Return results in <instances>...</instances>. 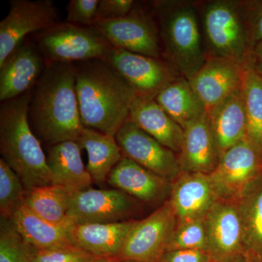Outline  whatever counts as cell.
<instances>
[{"mask_svg": "<svg viewBox=\"0 0 262 262\" xmlns=\"http://www.w3.org/2000/svg\"><path fill=\"white\" fill-rule=\"evenodd\" d=\"M28 117L34 134L50 146L79 141L84 126L79 110L73 63H47L32 90Z\"/></svg>", "mask_w": 262, "mask_h": 262, "instance_id": "1", "label": "cell"}, {"mask_svg": "<svg viewBox=\"0 0 262 262\" xmlns=\"http://www.w3.org/2000/svg\"><path fill=\"white\" fill-rule=\"evenodd\" d=\"M81 120L88 128L115 137L128 120L136 91L108 62L73 63Z\"/></svg>", "mask_w": 262, "mask_h": 262, "instance_id": "2", "label": "cell"}, {"mask_svg": "<svg viewBox=\"0 0 262 262\" xmlns=\"http://www.w3.org/2000/svg\"><path fill=\"white\" fill-rule=\"evenodd\" d=\"M32 95V90L0 106L2 159L18 176L26 190L53 184L47 156L29 121Z\"/></svg>", "mask_w": 262, "mask_h": 262, "instance_id": "3", "label": "cell"}, {"mask_svg": "<svg viewBox=\"0 0 262 262\" xmlns=\"http://www.w3.org/2000/svg\"><path fill=\"white\" fill-rule=\"evenodd\" d=\"M150 9L159 28L163 59L190 80L207 59L196 2L158 0Z\"/></svg>", "mask_w": 262, "mask_h": 262, "instance_id": "4", "label": "cell"}, {"mask_svg": "<svg viewBox=\"0 0 262 262\" xmlns=\"http://www.w3.org/2000/svg\"><path fill=\"white\" fill-rule=\"evenodd\" d=\"M198 5L207 58H225L246 67L251 48L238 1L211 0Z\"/></svg>", "mask_w": 262, "mask_h": 262, "instance_id": "5", "label": "cell"}, {"mask_svg": "<svg viewBox=\"0 0 262 262\" xmlns=\"http://www.w3.org/2000/svg\"><path fill=\"white\" fill-rule=\"evenodd\" d=\"M33 39L47 63L104 59L113 48L94 27L66 21L36 33Z\"/></svg>", "mask_w": 262, "mask_h": 262, "instance_id": "6", "label": "cell"}, {"mask_svg": "<svg viewBox=\"0 0 262 262\" xmlns=\"http://www.w3.org/2000/svg\"><path fill=\"white\" fill-rule=\"evenodd\" d=\"M113 47L152 57L163 58L159 28L151 9L135 5L122 18L98 20L93 26Z\"/></svg>", "mask_w": 262, "mask_h": 262, "instance_id": "7", "label": "cell"}, {"mask_svg": "<svg viewBox=\"0 0 262 262\" xmlns=\"http://www.w3.org/2000/svg\"><path fill=\"white\" fill-rule=\"evenodd\" d=\"M177 225L169 201L141 221H135L117 257L125 262H158Z\"/></svg>", "mask_w": 262, "mask_h": 262, "instance_id": "8", "label": "cell"}, {"mask_svg": "<svg viewBox=\"0 0 262 262\" xmlns=\"http://www.w3.org/2000/svg\"><path fill=\"white\" fill-rule=\"evenodd\" d=\"M136 91L138 97L155 99L177 71L163 58H152L113 48L104 58Z\"/></svg>", "mask_w": 262, "mask_h": 262, "instance_id": "9", "label": "cell"}, {"mask_svg": "<svg viewBox=\"0 0 262 262\" xmlns=\"http://www.w3.org/2000/svg\"><path fill=\"white\" fill-rule=\"evenodd\" d=\"M58 19L51 0H11L8 15L0 22V64L29 34L50 28Z\"/></svg>", "mask_w": 262, "mask_h": 262, "instance_id": "10", "label": "cell"}, {"mask_svg": "<svg viewBox=\"0 0 262 262\" xmlns=\"http://www.w3.org/2000/svg\"><path fill=\"white\" fill-rule=\"evenodd\" d=\"M261 175L262 157L246 138L226 151L209 174L219 199L229 201H235Z\"/></svg>", "mask_w": 262, "mask_h": 262, "instance_id": "11", "label": "cell"}, {"mask_svg": "<svg viewBox=\"0 0 262 262\" xmlns=\"http://www.w3.org/2000/svg\"><path fill=\"white\" fill-rule=\"evenodd\" d=\"M115 139L123 156L152 173L170 182L182 173L178 155L130 120L117 131Z\"/></svg>", "mask_w": 262, "mask_h": 262, "instance_id": "12", "label": "cell"}, {"mask_svg": "<svg viewBox=\"0 0 262 262\" xmlns=\"http://www.w3.org/2000/svg\"><path fill=\"white\" fill-rule=\"evenodd\" d=\"M136 209L135 200L118 189H88L75 193L68 215L74 224L125 222Z\"/></svg>", "mask_w": 262, "mask_h": 262, "instance_id": "13", "label": "cell"}, {"mask_svg": "<svg viewBox=\"0 0 262 262\" xmlns=\"http://www.w3.org/2000/svg\"><path fill=\"white\" fill-rule=\"evenodd\" d=\"M208 253L221 262L244 253L241 215L234 201L218 200L205 215Z\"/></svg>", "mask_w": 262, "mask_h": 262, "instance_id": "14", "label": "cell"}, {"mask_svg": "<svg viewBox=\"0 0 262 262\" xmlns=\"http://www.w3.org/2000/svg\"><path fill=\"white\" fill-rule=\"evenodd\" d=\"M46 63L34 42L25 39L0 64V101H9L34 89Z\"/></svg>", "mask_w": 262, "mask_h": 262, "instance_id": "15", "label": "cell"}, {"mask_svg": "<svg viewBox=\"0 0 262 262\" xmlns=\"http://www.w3.org/2000/svg\"><path fill=\"white\" fill-rule=\"evenodd\" d=\"M245 67L225 58H207L201 70L189 80L206 113L242 89Z\"/></svg>", "mask_w": 262, "mask_h": 262, "instance_id": "16", "label": "cell"}, {"mask_svg": "<svg viewBox=\"0 0 262 262\" xmlns=\"http://www.w3.org/2000/svg\"><path fill=\"white\" fill-rule=\"evenodd\" d=\"M218 200L209 174L182 173L171 185L169 202L181 224L204 218Z\"/></svg>", "mask_w": 262, "mask_h": 262, "instance_id": "17", "label": "cell"}, {"mask_svg": "<svg viewBox=\"0 0 262 262\" xmlns=\"http://www.w3.org/2000/svg\"><path fill=\"white\" fill-rule=\"evenodd\" d=\"M178 155L182 173H211L220 160L207 113L189 122L184 128Z\"/></svg>", "mask_w": 262, "mask_h": 262, "instance_id": "18", "label": "cell"}, {"mask_svg": "<svg viewBox=\"0 0 262 262\" xmlns=\"http://www.w3.org/2000/svg\"><path fill=\"white\" fill-rule=\"evenodd\" d=\"M112 187L148 203L162 201L171 190L170 181L123 156L108 176Z\"/></svg>", "mask_w": 262, "mask_h": 262, "instance_id": "19", "label": "cell"}, {"mask_svg": "<svg viewBox=\"0 0 262 262\" xmlns=\"http://www.w3.org/2000/svg\"><path fill=\"white\" fill-rule=\"evenodd\" d=\"M135 221L115 223L74 224L70 228L72 244L100 257L118 256Z\"/></svg>", "mask_w": 262, "mask_h": 262, "instance_id": "20", "label": "cell"}, {"mask_svg": "<svg viewBox=\"0 0 262 262\" xmlns=\"http://www.w3.org/2000/svg\"><path fill=\"white\" fill-rule=\"evenodd\" d=\"M128 120L162 145L177 155L180 153L184 130L155 99L136 98L131 107Z\"/></svg>", "mask_w": 262, "mask_h": 262, "instance_id": "21", "label": "cell"}, {"mask_svg": "<svg viewBox=\"0 0 262 262\" xmlns=\"http://www.w3.org/2000/svg\"><path fill=\"white\" fill-rule=\"evenodd\" d=\"M220 157L246 138V115L243 88L207 113Z\"/></svg>", "mask_w": 262, "mask_h": 262, "instance_id": "22", "label": "cell"}, {"mask_svg": "<svg viewBox=\"0 0 262 262\" xmlns=\"http://www.w3.org/2000/svg\"><path fill=\"white\" fill-rule=\"evenodd\" d=\"M78 142L67 141L50 146L48 165L53 177V184L63 186L76 193L85 190L94 181L81 157Z\"/></svg>", "mask_w": 262, "mask_h": 262, "instance_id": "23", "label": "cell"}, {"mask_svg": "<svg viewBox=\"0 0 262 262\" xmlns=\"http://www.w3.org/2000/svg\"><path fill=\"white\" fill-rule=\"evenodd\" d=\"M10 220L24 239L37 249L65 247L72 244L70 228L74 224L54 225L29 209L24 201Z\"/></svg>", "mask_w": 262, "mask_h": 262, "instance_id": "24", "label": "cell"}, {"mask_svg": "<svg viewBox=\"0 0 262 262\" xmlns=\"http://www.w3.org/2000/svg\"><path fill=\"white\" fill-rule=\"evenodd\" d=\"M234 202L242 222L244 253L252 262H262V175Z\"/></svg>", "mask_w": 262, "mask_h": 262, "instance_id": "25", "label": "cell"}, {"mask_svg": "<svg viewBox=\"0 0 262 262\" xmlns=\"http://www.w3.org/2000/svg\"><path fill=\"white\" fill-rule=\"evenodd\" d=\"M87 151L86 167L94 182L103 184L123 155L114 136L84 127L77 141Z\"/></svg>", "mask_w": 262, "mask_h": 262, "instance_id": "26", "label": "cell"}, {"mask_svg": "<svg viewBox=\"0 0 262 262\" xmlns=\"http://www.w3.org/2000/svg\"><path fill=\"white\" fill-rule=\"evenodd\" d=\"M155 101L183 129L189 122L206 114L201 98L189 80L182 76L168 84Z\"/></svg>", "mask_w": 262, "mask_h": 262, "instance_id": "27", "label": "cell"}, {"mask_svg": "<svg viewBox=\"0 0 262 262\" xmlns=\"http://www.w3.org/2000/svg\"><path fill=\"white\" fill-rule=\"evenodd\" d=\"M75 193L58 184L26 190L24 203L29 209L54 225L74 224L69 218L71 200Z\"/></svg>", "mask_w": 262, "mask_h": 262, "instance_id": "28", "label": "cell"}, {"mask_svg": "<svg viewBox=\"0 0 262 262\" xmlns=\"http://www.w3.org/2000/svg\"><path fill=\"white\" fill-rule=\"evenodd\" d=\"M246 115V134L262 157V75L251 64L245 67L243 84Z\"/></svg>", "mask_w": 262, "mask_h": 262, "instance_id": "29", "label": "cell"}, {"mask_svg": "<svg viewBox=\"0 0 262 262\" xmlns=\"http://www.w3.org/2000/svg\"><path fill=\"white\" fill-rule=\"evenodd\" d=\"M26 189L18 176L3 159H0V213L10 219L24 202Z\"/></svg>", "mask_w": 262, "mask_h": 262, "instance_id": "30", "label": "cell"}, {"mask_svg": "<svg viewBox=\"0 0 262 262\" xmlns=\"http://www.w3.org/2000/svg\"><path fill=\"white\" fill-rule=\"evenodd\" d=\"M0 262H31L29 244L4 217L0 220Z\"/></svg>", "mask_w": 262, "mask_h": 262, "instance_id": "31", "label": "cell"}, {"mask_svg": "<svg viewBox=\"0 0 262 262\" xmlns=\"http://www.w3.org/2000/svg\"><path fill=\"white\" fill-rule=\"evenodd\" d=\"M180 249L208 252V239L203 219L177 224L166 251Z\"/></svg>", "mask_w": 262, "mask_h": 262, "instance_id": "32", "label": "cell"}, {"mask_svg": "<svg viewBox=\"0 0 262 262\" xmlns=\"http://www.w3.org/2000/svg\"><path fill=\"white\" fill-rule=\"evenodd\" d=\"M29 246L31 262H91L100 257L75 245L42 250Z\"/></svg>", "mask_w": 262, "mask_h": 262, "instance_id": "33", "label": "cell"}, {"mask_svg": "<svg viewBox=\"0 0 262 262\" xmlns=\"http://www.w3.org/2000/svg\"><path fill=\"white\" fill-rule=\"evenodd\" d=\"M238 4L252 53L255 46L262 41V0L238 1Z\"/></svg>", "mask_w": 262, "mask_h": 262, "instance_id": "34", "label": "cell"}, {"mask_svg": "<svg viewBox=\"0 0 262 262\" xmlns=\"http://www.w3.org/2000/svg\"><path fill=\"white\" fill-rule=\"evenodd\" d=\"M99 0H71L67 5L66 22L83 27H93L96 21Z\"/></svg>", "mask_w": 262, "mask_h": 262, "instance_id": "35", "label": "cell"}, {"mask_svg": "<svg viewBox=\"0 0 262 262\" xmlns=\"http://www.w3.org/2000/svg\"><path fill=\"white\" fill-rule=\"evenodd\" d=\"M136 4L133 0H100L96 21L122 18L130 13Z\"/></svg>", "mask_w": 262, "mask_h": 262, "instance_id": "36", "label": "cell"}, {"mask_svg": "<svg viewBox=\"0 0 262 262\" xmlns=\"http://www.w3.org/2000/svg\"><path fill=\"white\" fill-rule=\"evenodd\" d=\"M158 262H213L209 253L200 250H172L165 251Z\"/></svg>", "mask_w": 262, "mask_h": 262, "instance_id": "37", "label": "cell"}, {"mask_svg": "<svg viewBox=\"0 0 262 262\" xmlns=\"http://www.w3.org/2000/svg\"><path fill=\"white\" fill-rule=\"evenodd\" d=\"M250 64L262 75V41L253 48Z\"/></svg>", "mask_w": 262, "mask_h": 262, "instance_id": "38", "label": "cell"}, {"mask_svg": "<svg viewBox=\"0 0 262 262\" xmlns=\"http://www.w3.org/2000/svg\"><path fill=\"white\" fill-rule=\"evenodd\" d=\"M221 262H252L250 260V258L245 254L244 253H241V254L237 255V256H233V257L229 258V259L225 260V261Z\"/></svg>", "mask_w": 262, "mask_h": 262, "instance_id": "39", "label": "cell"}, {"mask_svg": "<svg viewBox=\"0 0 262 262\" xmlns=\"http://www.w3.org/2000/svg\"><path fill=\"white\" fill-rule=\"evenodd\" d=\"M91 262H125L120 259L117 256L113 257H98Z\"/></svg>", "mask_w": 262, "mask_h": 262, "instance_id": "40", "label": "cell"}]
</instances>
